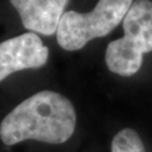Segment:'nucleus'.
Segmentation results:
<instances>
[{
	"instance_id": "obj_2",
	"label": "nucleus",
	"mask_w": 152,
	"mask_h": 152,
	"mask_svg": "<svg viewBox=\"0 0 152 152\" xmlns=\"http://www.w3.org/2000/svg\"><path fill=\"white\" fill-rule=\"evenodd\" d=\"M122 23L124 36L107 45L105 61L113 73L131 77L140 70L143 54L152 52V1L134 0Z\"/></svg>"
},
{
	"instance_id": "obj_5",
	"label": "nucleus",
	"mask_w": 152,
	"mask_h": 152,
	"mask_svg": "<svg viewBox=\"0 0 152 152\" xmlns=\"http://www.w3.org/2000/svg\"><path fill=\"white\" fill-rule=\"evenodd\" d=\"M19 14L23 26L46 36L56 33L69 0H9Z\"/></svg>"
},
{
	"instance_id": "obj_3",
	"label": "nucleus",
	"mask_w": 152,
	"mask_h": 152,
	"mask_svg": "<svg viewBox=\"0 0 152 152\" xmlns=\"http://www.w3.org/2000/svg\"><path fill=\"white\" fill-rule=\"evenodd\" d=\"M133 0H99L90 12L65 11L56 39L65 51L81 50L94 38L104 37L123 22Z\"/></svg>"
},
{
	"instance_id": "obj_4",
	"label": "nucleus",
	"mask_w": 152,
	"mask_h": 152,
	"mask_svg": "<svg viewBox=\"0 0 152 152\" xmlns=\"http://www.w3.org/2000/svg\"><path fill=\"white\" fill-rule=\"evenodd\" d=\"M49 49L35 33H25L0 43V82L11 73L46 64Z\"/></svg>"
},
{
	"instance_id": "obj_1",
	"label": "nucleus",
	"mask_w": 152,
	"mask_h": 152,
	"mask_svg": "<svg viewBox=\"0 0 152 152\" xmlns=\"http://www.w3.org/2000/svg\"><path fill=\"white\" fill-rule=\"evenodd\" d=\"M76 122V109L68 98L42 90L6 115L0 125V139L6 145L25 140L61 144L72 136Z\"/></svg>"
},
{
	"instance_id": "obj_6",
	"label": "nucleus",
	"mask_w": 152,
	"mask_h": 152,
	"mask_svg": "<svg viewBox=\"0 0 152 152\" xmlns=\"http://www.w3.org/2000/svg\"><path fill=\"white\" fill-rule=\"evenodd\" d=\"M112 152H145L141 137L132 129L116 133L112 141Z\"/></svg>"
}]
</instances>
